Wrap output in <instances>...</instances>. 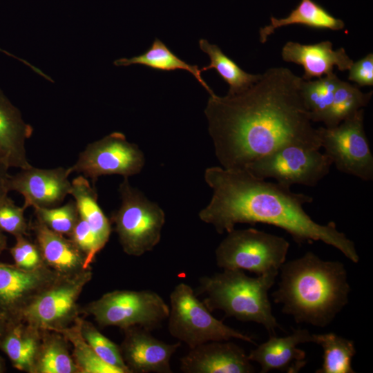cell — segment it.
<instances>
[{"instance_id": "obj_6", "label": "cell", "mask_w": 373, "mask_h": 373, "mask_svg": "<svg viewBox=\"0 0 373 373\" xmlns=\"http://www.w3.org/2000/svg\"><path fill=\"white\" fill-rule=\"evenodd\" d=\"M169 334L192 349L212 341L236 338L257 345L251 336L240 332L212 316L189 285L178 284L170 294L168 316Z\"/></svg>"}, {"instance_id": "obj_21", "label": "cell", "mask_w": 373, "mask_h": 373, "mask_svg": "<svg viewBox=\"0 0 373 373\" xmlns=\"http://www.w3.org/2000/svg\"><path fill=\"white\" fill-rule=\"evenodd\" d=\"M41 340V329L21 320L17 321L6 333L0 349L16 369L33 373Z\"/></svg>"}, {"instance_id": "obj_26", "label": "cell", "mask_w": 373, "mask_h": 373, "mask_svg": "<svg viewBox=\"0 0 373 373\" xmlns=\"http://www.w3.org/2000/svg\"><path fill=\"white\" fill-rule=\"evenodd\" d=\"M199 46L210 59V64L200 68L201 71L215 69L223 80L229 84V89L227 94L240 93L260 78L261 74L254 75L243 70L217 45L211 44L207 40L201 39L199 41Z\"/></svg>"}, {"instance_id": "obj_17", "label": "cell", "mask_w": 373, "mask_h": 373, "mask_svg": "<svg viewBox=\"0 0 373 373\" xmlns=\"http://www.w3.org/2000/svg\"><path fill=\"white\" fill-rule=\"evenodd\" d=\"M314 334H311L307 329H294L286 336H269L267 341L249 352L248 358L260 365L261 373L272 370L296 373L306 364V353L298 345L314 343Z\"/></svg>"}, {"instance_id": "obj_40", "label": "cell", "mask_w": 373, "mask_h": 373, "mask_svg": "<svg viewBox=\"0 0 373 373\" xmlns=\"http://www.w3.org/2000/svg\"><path fill=\"white\" fill-rule=\"evenodd\" d=\"M6 370V362L4 359L0 356V373L5 372Z\"/></svg>"}, {"instance_id": "obj_2", "label": "cell", "mask_w": 373, "mask_h": 373, "mask_svg": "<svg viewBox=\"0 0 373 373\" xmlns=\"http://www.w3.org/2000/svg\"><path fill=\"white\" fill-rule=\"evenodd\" d=\"M204 180L213 195L199 218L218 233L231 231L238 223L266 224L283 229L298 245L321 241L352 262H359L354 242L337 229L334 222L318 224L305 211L303 205L312 203V196L294 193L290 187L267 182L245 169L209 167Z\"/></svg>"}, {"instance_id": "obj_28", "label": "cell", "mask_w": 373, "mask_h": 373, "mask_svg": "<svg viewBox=\"0 0 373 373\" xmlns=\"http://www.w3.org/2000/svg\"><path fill=\"white\" fill-rule=\"evenodd\" d=\"M340 80L334 73L316 80L303 79L300 95L312 122H323Z\"/></svg>"}, {"instance_id": "obj_39", "label": "cell", "mask_w": 373, "mask_h": 373, "mask_svg": "<svg viewBox=\"0 0 373 373\" xmlns=\"http://www.w3.org/2000/svg\"><path fill=\"white\" fill-rule=\"evenodd\" d=\"M7 238L3 231L0 230V254L6 249Z\"/></svg>"}, {"instance_id": "obj_30", "label": "cell", "mask_w": 373, "mask_h": 373, "mask_svg": "<svg viewBox=\"0 0 373 373\" xmlns=\"http://www.w3.org/2000/svg\"><path fill=\"white\" fill-rule=\"evenodd\" d=\"M372 96V91L362 92L356 85L339 82L331 106L323 120L325 127L338 126L357 111L366 106Z\"/></svg>"}, {"instance_id": "obj_15", "label": "cell", "mask_w": 373, "mask_h": 373, "mask_svg": "<svg viewBox=\"0 0 373 373\" xmlns=\"http://www.w3.org/2000/svg\"><path fill=\"white\" fill-rule=\"evenodd\" d=\"M124 338L119 346L123 360L131 373H171V358L181 342L162 341L140 326L123 329Z\"/></svg>"}, {"instance_id": "obj_24", "label": "cell", "mask_w": 373, "mask_h": 373, "mask_svg": "<svg viewBox=\"0 0 373 373\" xmlns=\"http://www.w3.org/2000/svg\"><path fill=\"white\" fill-rule=\"evenodd\" d=\"M117 66L133 64L143 65L154 70L173 71L183 70L191 73L211 95H215L201 76V70L196 65H191L175 55L161 40L155 38L150 48L137 56L120 58L114 61Z\"/></svg>"}, {"instance_id": "obj_13", "label": "cell", "mask_w": 373, "mask_h": 373, "mask_svg": "<svg viewBox=\"0 0 373 373\" xmlns=\"http://www.w3.org/2000/svg\"><path fill=\"white\" fill-rule=\"evenodd\" d=\"M59 276L45 264L26 269L0 262V309L20 321L23 309Z\"/></svg>"}, {"instance_id": "obj_11", "label": "cell", "mask_w": 373, "mask_h": 373, "mask_svg": "<svg viewBox=\"0 0 373 373\" xmlns=\"http://www.w3.org/2000/svg\"><path fill=\"white\" fill-rule=\"evenodd\" d=\"M361 108L332 128H317L321 148L339 171L363 181L373 180V155L364 129Z\"/></svg>"}, {"instance_id": "obj_36", "label": "cell", "mask_w": 373, "mask_h": 373, "mask_svg": "<svg viewBox=\"0 0 373 373\" xmlns=\"http://www.w3.org/2000/svg\"><path fill=\"white\" fill-rule=\"evenodd\" d=\"M348 70L349 80L359 86H373V54L368 53L362 59L353 62Z\"/></svg>"}, {"instance_id": "obj_34", "label": "cell", "mask_w": 373, "mask_h": 373, "mask_svg": "<svg viewBox=\"0 0 373 373\" xmlns=\"http://www.w3.org/2000/svg\"><path fill=\"white\" fill-rule=\"evenodd\" d=\"M85 256V269L90 267L96 255L104 247L88 224L80 217L69 235Z\"/></svg>"}, {"instance_id": "obj_33", "label": "cell", "mask_w": 373, "mask_h": 373, "mask_svg": "<svg viewBox=\"0 0 373 373\" xmlns=\"http://www.w3.org/2000/svg\"><path fill=\"white\" fill-rule=\"evenodd\" d=\"M26 209L19 207L8 195L0 201V230L13 235L28 236L30 225L25 216Z\"/></svg>"}, {"instance_id": "obj_16", "label": "cell", "mask_w": 373, "mask_h": 373, "mask_svg": "<svg viewBox=\"0 0 373 373\" xmlns=\"http://www.w3.org/2000/svg\"><path fill=\"white\" fill-rule=\"evenodd\" d=\"M228 341H212L199 345L180 358L185 373H252V365L245 350Z\"/></svg>"}, {"instance_id": "obj_38", "label": "cell", "mask_w": 373, "mask_h": 373, "mask_svg": "<svg viewBox=\"0 0 373 373\" xmlns=\"http://www.w3.org/2000/svg\"><path fill=\"white\" fill-rule=\"evenodd\" d=\"M15 321H14L0 309V346L6 333Z\"/></svg>"}, {"instance_id": "obj_10", "label": "cell", "mask_w": 373, "mask_h": 373, "mask_svg": "<svg viewBox=\"0 0 373 373\" xmlns=\"http://www.w3.org/2000/svg\"><path fill=\"white\" fill-rule=\"evenodd\" d=\"M92 275L90 267L59 276L23 309L20 320L41 330L57 332L71 325L79 317L77 300Z\"/></svg>"}, {"instance_id": "obj_27", "label": "cell", "mask_w": 373, "mask_h": 373, "mask_svg": "<svg viewBox=\"0 0 373 373\" xmlns=\"http://www.w3.org/2000/svg\"><path fill=\"white\" fill-rule=\"evenodd\" d=\"M314 343L322 347L323 363L316 373H355L352 365L354 342L333 332L314 334Z\"/></svg>"}, {"instance_id": "obj_20", "label": "cell", "mask_w": 373, "mask_h": 373, "mask_svg": "<svg viewBox=\"0 0 373 373\" xmlns=\"http://www.w3.org/2000/svg\"><path fill=\"white\" fill-rule=\"evenodd\" d=\"M30 227L46 266L61 276L86 269L84 254L70 238L50 229L37 219Z\"/></svg>"}, {"instance_id": "obj_14", "label": "cell", "mask_w": 373, "mask_h": 373, "mask_svg": "<svg viewBox=\"0 0 373 373\" xmlns=\"http://www.w3.org/2000/svg\"><path fill=\"white\" fill-rule=\"evenodd\" d=\"M69 168L38 169L32 166L8 180L9 191L22 195L23 207H53L70 195L71 181Z\"/></svg>"}, {"instance_id": "obj_37", "label": "cell", "mask_w": 373, "mask_h": 373, "mask_svg": "<svg viewBox=\"0 0 373 373\" xmlns=\"http://www.w3.org/2000/svg\"><path fill=\"white\" fill-rule=\"evenodd\" d=\"M9 167L0 162V201L8 195L10 192L8 189Z\"/></svg>"}, {"instance_id": "obj_31", "label": "cell", "mask_w": 373, "mask_h": 373, "mask_svg": "<svg viewBox=\"0 0 373 373\" xmlns=\"http://www.w3.org/2000/svg\"><path fill=\"white\" fill-rule=\"evenodd\" d=\"M80 329L86 342L97 356L106 363L131 373L122 356L119 347L102 334L92 323L81 318Z\"/></svg>"}, {"instance_id": "obj_19", "label": "cell", "mask_w": 373, "mask_h": 373, "mask_svg": "<svg viewBox=\"0 0 373 373\" xmlns=\"http://www.w3.org/2000/svg\"><path fill=\"white\" fill-rule=\"evenodd\" d=\"M32 133V126L23 121L20 111L0 89V162L9 168H30L26 142Z\"/></svg>"}, {"instance_id": "obj_29", "label": "cell", "mask_w": 373, "mask_h": 373, "mask_svg": "<svg viewBox=\"0 0 373 373\" xmlns=\"http://www.w3.org/2000/svg\"><path fill=\"white\" fill-rule=\"evenodd\" d=\"M81 318L73 324L61 329V334L73 347V358L79 373H123L122 370L104 362L83 337L80 329Z\"/></svg>"}, {"instance_id": "obj_23", "label": "cell", "mask_w": 373, "mask_h": 373, "mask_svg": "<svg viewBox=\"0 0 373 373\" xmlns=\"http://www.w3.org/2000/svg\"><path fill=\"white\" fill-rule=\"evenodd\" d=\"M70 195L74 198L79 217L88 224L105 246L111 235V226L99 205L95 186H91L86 177L79 175L71 181Z\"/></svg>"}, {"instance_id": "obj_22", "label": "cell", "mask_w": 373, "mask_h": 373, "mask_svg": "<svg viewBox=\"0 0 373 373\" xmlns=\"http://www.w3.org/2000/svg\"><path fill=\"white\" fill-rule=\"evenodd\" d=\"M300 24L309 28L340 30L344 28L343 20L336 18L322 6L313 0H301L299 4L285 18H270V23L259 30L260 41L265 43L268 37L279 28Z\"/></svg>"}, {"instance_id": "obj_32", "label": "cell", "mask_w": 373, "mask_h": 373, "mask_svg": "<svg viewBox=\"0 0 373 373\" xmlns=\"http://www.w3.org/2000/svg\"><path fill=\"white\" fill-rule=\"evenodd\" d=\"M36 219L50 229L69 236L79 216L75 201L58 207H34Z\"/></svg>"}, {"instance_id": "obj_25", "label": "cell", "mask_w": 373, "mask_h": 373, "mask_svg": "<svg viewBox=\"0 0 373 373\" xmlns=\"http://www.w3.org/2000/svg\"><path fill=\"white\" fill-rule=\"evenodd\" d=\"M68 341L60 333L41 330V340L33 373H79Z\"/></svg>"}, {"instance_id": "obj_12", "label": "cell", "mask_w": 373, "mask_h": 373, "mask_svg": "<svg viewBox=\"0 0 373 373\" xmlns=\"http://www.w3.org/2000/svg\"><path fill=\"white\" fill-rule=\"evenodd\" d=\"M144 162V153L137 144L127 141L123 133L113 132L88 144L69 171L81 173L95 184L102 175L128 178L136 175Z\"/></svg>"}, {"instance_id": "obj_18", "label": "cell", "mask_w": 373, "mask_h": 373, "mask_svg": "<svg viewBox=\"0 0 373 373\" xmlns=\"http://www.w3.org/2000/svg\"><path fill=\"white\" fill-rule=\"evenodd\" d=\"M281 55L284 61L303 67L302 78L304 80L330 74L334 66L341 71L348 70L354 62L343 48L333 50V44L329 41L314 44L287 41L282 48Z\"/></svg>"}, {"instance_id": "obj_7", "label": "cell", "mask_w": 373, "mask_h": 373, "mask_svg": "<svg viewBox=\"0 0 373 373\" xmlns=\"http://www.w3.org/2000/svg\"><path fill=\"white\" fill-rule=\"evenodd\" d=\"M289 248L284 238L254 228L227 233L216 249V260L223 269H240L261 276L279 271Z\"/></svg>"}, {"instance_id": "obj_3", "label": "cell", "mask_w": 373, "mask_h": 373, "mask_svg": "<svg viewBox=\"0 0 373 373\" xmlns=\"http://www.w3.org/2000/svg\"><path fill=\"white\" fill-rule=\"evenodd\" d=\"M271 297L296 323L325 327L347 305L351 291L347 272L338 260H324L312 251L285 261Z\"/></svg>"}, {"instance_id": "obj_1", "label": "cell", "mask_w": 373, "mask_h": 373, "mask_svg": "<svg viewBox=\"0 0 373 373\" xmlns=\"http://www.w3.org/2000/svg\"><path fill=\"white\" fill-rule=\"evenodd\" d=\"M302 80L289 68H271L240 93L209 97L204 113L222 168L245 169L286 145L321 148L301 97Z\"/></svg>"}, {"instance_id": "obj_8", "label": "cell", "mask_w": 373, "mask_h": 373, "mask_svg": "<svg viewBox=\"0 0 373 373\" xmlns=\"http://www.w3.org/2000/svg\"><path fill=\"white\" fill-rule=\"evenodd\" d=\"M83 311L102 327L140 326L151 332L168 318L169 306L151 290H115L92 301Z\"/></svg>"}, {"instance_id": "obj_4", "label": "cell", "mask_w": 373, "mask_h": 373, "mask_svg": "<svg viewBox=\"0 0 373 373\" xmlns=\"http://www.w3.org/2000/svg\"><path fill=\"white\" fill-rule=\"evenodd\" d=\"M278 273L249 277L243 270L223 269L202 277L195 294L204 296L203 303L210 312L220 309L226 317L260 324L274 336L281 327L272 313L268 293Z\"/></svg>"}, {"instance_id": "obj_9", "label": "cell", "mask_w": 373, "mask_h": 373, "mask_svg": "<svg viewBox=\"0 0 373 373\" xmlns=\"http://www.w3.org/2000/svg\"><path fill=\"white\" fill-rule=\"evenodd\" d=\"M320 149L296 144L281 146L256 160L245 170L253 175L291 187L315 186L329 173L332 161Z\"/></svg>"}, {"instance_id": "obj_35", "label": "cell", "mask_w": 373, "mask_h": 373, "mask_svg": "<svg viewBox=\"0 0 373 373\" xmlns=\"http://www.w3.org/2000/svg\"><path fill=\"white\" fill-rule=\"evenodd\" d=\"M16 242L10 252L17 267L31 269L44 264L37 245L30 241L26 236L15 237Z\"/></svg>"}, {"instance_id": "obj_5", "label": "cell", "mask_w": 373, "mask_h": 373, "mask_svg": "<svg viewBox=\"0 0 373 373\" xmlns=\"http://www.w3.org/2000/svg\"><path fill=\"white\" fill-rule=\"evenodd\" d=\"M119 192L122 202L111 216L123 251L129 256H140L152 251L160 242L165 223L161 207L133 187L124 178Z\"/></svg>"}]
</instances>
